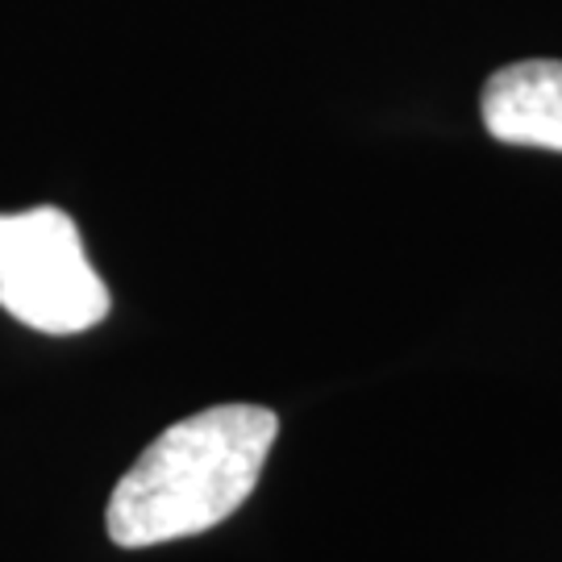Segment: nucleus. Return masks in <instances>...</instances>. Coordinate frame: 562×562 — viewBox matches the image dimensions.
<instances>
[{"label":"nucleus","instance_id":"obj_1","mask_svg":"<svg viewBox=\"0 0 562 562\" xmlns=\"http://www.w3.org/2000/svg\"><path fill=\"white\" fill-rule=\"evenodd\" d=\"M276 434L280 417L262 404H213L162 429L109 496V538L142 550L222 525L255 492Z\"/></svg>","mask_w":562,"mask_h":562},{"label":"nucleus","instance_id":"obj_2","mask_svg":"<svg viewBox=\"0 0 562 562\" xmlns=\"http://www.w3.org/2000/svg\"><path fill=\"white\" fill-rule=\"evenodd\" d=\"M0 308L38 334H83L109 317V288L63 209L0 213Z\"/></svg>","mask_w":562,"mask_h":562},{"label":"nucleus","instance_id":"obj_3","mask_svg":"<svg viewBox=\"0 0 562 562\" xmlns=\"http://www.w3.org/2000/svg\"><path fill=\"white\" fill-rule=\"evenodd\" d=\"M480 113L496 142L562 155V59H521L501 67L483 83Z\"/></svg>","mask_w":562,"mask_h":562}]
</instances>
